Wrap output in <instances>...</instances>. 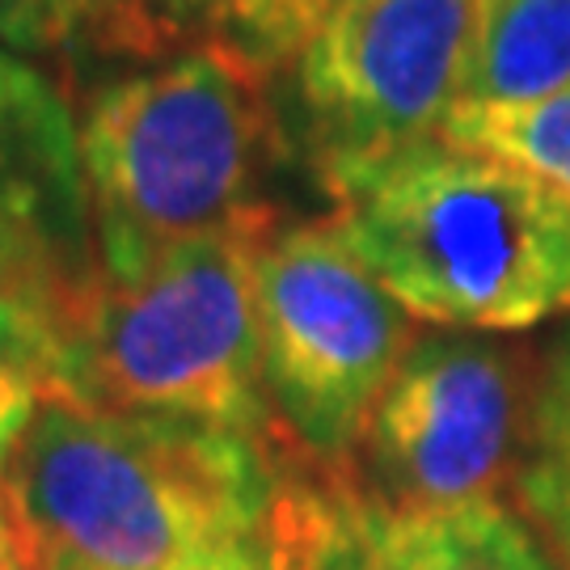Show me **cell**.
Here are the masks:
<instances>
[{
    "mask_svg": "<svg viewBox=\"0 0 570 570\" xmlns=\"http://www.w3.org/2000/svg\"><path fill=\"white\" fill-rule=\"evenodd\" d=\"M233 0H98L89 51L115 60L153 63L190 42L220 35Z\"/></svg>",
    "mask_w": 570,
    "mask_h": 570,
    "instance_id": "5bb4252c",
    "label": "cell"
},
{
    "mask_svg": "<svg viewBox=\"0 0 570 570\" xmlns=\"http://www.w3.org/2000/svg\"><path fill=\"white\" fill-rule=\"evenodd\" d=\"M263 228L169 245L131 266L98 258L42 279L56 393L110 414L271 435L258 338Z\"/></svg>",
    "mask_w": 570,
    "mask_h": 570,
    "instance_id": "7a4b0ae2",
    "label": "cell"
},
{
    "mask_svg": "<svg viewBox=\"0 0 570 570\" xmlns=\"http://www.w3.org/2000/svg\"><path fill=\"white\" fill-rule=\"evenodd\" d=\"M284 431L110 414L42 397L4 490L42 570H271Z\"/></svg>",
    "mask_w": 570,
    "mask_h": 570,
    "instance_id": "6da1fadb",
    "label": "cell"
},
{
    "mask_svg": "<svg viewBox=\"0 0 570 570\" xmlns=\"http://www.w3.org/2000/svg\"><path fill=\"white\" fill-rule=\"evenodd\" d=\"M9 284H42V271L30 258V249L0 225V287Z\"/></svg>",
    "mask_w": 570,
    "mask_h": 570,
    "instance_id": "ac0fdd59",
    "label": "cell"
},
{
    "mask_svg": "<svg viewBox=\"0 0 570 570\" xmlns=\"http://www.w3.org/2000/svg\"><path fill=\"white\" fill-rule=\"evenodd\" d=\"M0 225L42 279L94 263V220L81 174V140L68 102L39 68L0 47Z\"/></svg>",
    "mask_w": 570,
    "mask_h": 570,
    "instance_id": "ba28073f",
    "label": "cell"
},
{
    "mask_svg": "<svg viewBox=\"0 0 570 570\" xmlns=\"http://www.w3.org/2000/svg\"><path fill=\"white\" fill-rule=\"evenodd\" d=\"M77 140L102 266L279 225L266 204V178L284 157L271 68L220 35L98 85Z\"/></svg>",
    "mask_w": 570,
    "mask_h": 570,
    "instance_id": "3957f363",
    "label": "cell"
},
{
    "mask_svg": "<svg viewBox=\"0 0 570 570\" xmlns=\"http://www.w3.org/2000/svg\"><path fill=\"white\" fill-rule=\"evenodd\" d=\"M511 494L553 562L570 570V330L532 372L529 428Z\"/></svg>",
    "mask_w": 570,
    "mask_h": 570,
    "instance_id": "8fae6325",
    "label": "cell"
},
{
    "mask_svg": "<svg viewBox=\"0 0 570 570\" xmlns=\"http://www.w3.org/2000/svg\"><path fill=\"white\" fill-rule=\"evenodd\" d=\"M440 140L520 165L570 204V89L529 106H452Z\"/></svg>",
    "mask_w": 570,
    "mask_h": 570,
    "instance_id": "7c38bea8",
    "label": "cell"
},
{
    "mask_svg": "<svg viewBox=\"0 0 570 570\" xmlns=\"http://www.w3.org/2000/svg\"><path fill=\"white\" fill-rule=\"evenodd\" d=\"M334 204L330 225L410 317L508 334L570 313V204L503 157L431 140Z\"/></svg>",
    "mask_w": 570,
    "mask_h": 570,
    "instance_id": "277c9868",
    "label": "cell"
},
{
    "mask_svg": "<svg viewBox=\"0 0 570 570\" xmlns=\"http://www.w3.org/2000/svg\"><path fill=\"white\" fill-rule=\"evenodd\" d=\"M532 372L515 346L444 330L414 338L372 406L351 456L367 503L397 515H435L499 503L511 487Z\"/></svg>",
    "mask_w": 570,
    "mask_h": 570,
    "instance_id": "52a82bcc",
    "label": "cell"
},
{
    "mask_svg": "<svg viewBox=\"0 0 570 570\" xmlns=\"http://www.w3.org/2000/svg\"><path fill=\"white\" fill-rule=\"evenodd\" d=\"M313 570H562L503 503L397 515L367 503L351 469L326 473Z\"/></svg>",
    "mask_w": 570,
    "mask_h": 570,
    "instance_id": "9c48e42d",
    "label": "cell"
},
{
    "mask_svg": "<svg viewBox=\"0 0 570 570\" xmlns=\"http://www.w3.org/2000/svg\"><path fill=\"white\" fill-rule=\"evenodd\" d=\"M0 570H42L39 550H35L30 532L21 524V515L13 508L4 482H0Z\"/></svg>",
    "mask_w": 570,
    "mask_h": 570,
    "instance_id": "e0dca14e",
    "label": "cell"
},
{
    "mask_svg": "<svg viewBox=\"0 0 570 570\" xmlns=\"http://www.w3.org/2000/svg\"><path fill=\"white\" fill-rule=\"evenodd\" d=\"M51 570H56V567H51Z\"/></svg>",
    "mask_w": 570,
    "mask_h": 570,
    "instance_id": "ffe728a7",
    "label": "cell"
},
{
    "mask_svg": "<svg viewBox=\"0 0 570 570\" xmlns=\"http://www.w3.org/2000/svg\"><path fill=\"white\" fill-rule=\"evenodd\" d=\"M570 89V0H469L456 106H529Z\"/></svg>",
    "mask_w": 570,
    "mask_h": 570,
    "instance_id": "30bf717a",
    "label": "cell"
},
{
    "mask_svg": "<svg viewBox=\"0 0 570 570\" xmlns=\"http://www.w3.org/2000/svg\"><path fill=\"white\" fill-rule=\"evenodd\" d=\"M47 393H56V355L39 292L0 287V482Z\"/></svg>",
    "mask_w": 570,
    "mask_h": 570,
    "instance_id": "4fadbf2b",
    "label": "cell"
},
{
    "mask_svg": "<svg viewBox=\"0 0 570 570\" xmlns=\"http://www.w3.org/2000/svg\"><path fill=\"white\" fill-rule=\"evenodd\" d=\"M263 389L275 428L317 465H351L410 351V313L330 220L275 225L258 249Z\"/></svg>",
    "mask_w": 570,
    "mask_h": 570,
    "instance_id": "5b68a950",
    "label": "cell"
},
{
    "mask_svg": "<svg viewBox=\"0 0 570 570\" xmlns=\"http://www.w3.org/2000/svg\"><path fill=\"white\" fill-rule=\"evenodd\" d=\"M207 570H216V567H207Z\"/></svg>",
    "mask_w": 570,
    "mask_h": 570,
    "instance_id": "d6986e66",
    "label": "cell"
},
{
    "mask_svg": "<svg viewBox=\"0 0 570 570\" xmlns=\"http://www.w3.org/2000/svg\"><path fill=\"white\" fill-rule=\"evenodd\" d=\"M338 4L346 0H233L220 21V39L237 42L245 56H254L263 68L275 72L292 63L308 35Z\"/></svg>",
    "mask_w": 570,
    "mask_h": 570,
    "instance_id": "9a60e30c",
    "label": "cell"
},
{
    "mask_svg": "<svg viewBox=\"0 0 570 570\" xmlns=\"http://www.w3.org/2000/svg\"><path fill=\"white\" fill-rule=\"evenodd\" d=\"M469 0H346L292 56V115L330 199L440 140L461 98Z\"/></svg>",
    "mask_w": 570,
    "mask_h": 570,
    "instance_id": "8992f818",
    "label": "cell"
},
{
    "mask_svg": "<svg viewBox=\"0 0 570 570\" xmlns=\"http://www.w3.org/2000/svg\"><path fill=\"white\" fill-rule=\"evenodd\" d=\"M98 0H0V39L21 51H63L89 42Z\"/></svg>",
    "mask_w": 570,
    "mask_h": 570,
    "instance_id": "2e32d148",
    "label": "cell"
}]
</instances>
